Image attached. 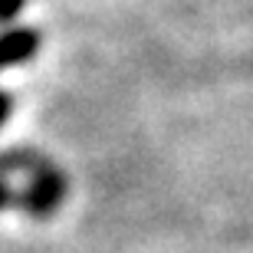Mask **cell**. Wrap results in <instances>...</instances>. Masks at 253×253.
I'll return each instance as SVG.
<instances>
[{
	"mask_svg": "<svg viewBox=\"0 0 253 253\" xmlns=\"http://www.w3.org/2000/svg\"><path fill=\"white\" fill-rule=\"evenodd\" d=\"M37 49H40V37L33 30H10V33H3L0 37V69L30 59Z\"/></svg>",
	"mask_w": 253,
	"mask_h": 253,
	"instance_id": "cell-1",
	"label": "cell"
},
{
	"mask_svg": "<svg viewBox=\"0 0 253 253\" xmlns=\"http://www.w3.org/2000/svg\"><path fill=\"white\" fill-rule=\"evenodd\" d=\"M20 7H23V0H0V23L13 20L20 13Z\"/></svg>",
	"mask_w": 253,
	"mask_h": 253,
	"instance_id": "cell-2",
	"label": "cell"
},
{
	"mask_svg": "<svg viewBox=\"0 0 253 253\" xmlns=\"http://www.w3.org/2000/svg\"><path fill=\"white\" fill-rule=\"evenodd\" d=\"M10 109H13V102H10V95H3V92H0V125L7 122V115H10Z\"/></svg>",
	"mask_w": 253,
	"mask_h": 253,
	"instance_id": "cell-3",
	"label": "cell"
},
{
	"mask_svg": "<svg viewBox=\"0 0 253 253\" xmlns=\"http://www.w3.org/2000/svg\"><path fill=\"white\" fill-rule=\"evenodd\" d=\"M7 201H13V197H10V188L3 184V181H0V207L7 204Z\"/></svg>",
	"mask_w": 253,
	"mask_h": 253,
	"instance_id": "cell-4",
	"label": "cell"
}]
</instances>
